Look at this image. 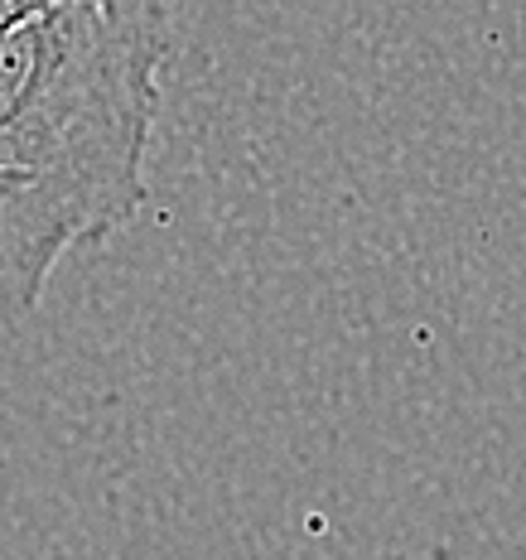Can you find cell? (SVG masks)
I'll list each match as a JSON object with an SVG mask.
<instances>
[{"label":"cell","mask_w":526,"mask_h":560,"mask_svg":"<svg viewBox=\"0 0 526 560\" xmlns=\"http://www.w3.org/2000/svg\"><path fill=\"white\" fill-rule=\"evenodd\" d=\"M49 5H58V0H0V34L15 30L20 20L39 15V10H49Z\"/></svg>","instance_id":"7a4b0ae2"},{"label":"cell","mask_w":526,"mask_h":560,"mask_svg":"<svg viewBox=\"0 0 526 560\" xmlns=\"http://www.w3.org/2000/svg\"><path fill=\"white\" fill-rule=\"evenodd\" d=\"M170 0H58L0 34V319L145 208Z\"/></svg>","instance_id":"6da1fadb"}]
</instances>
